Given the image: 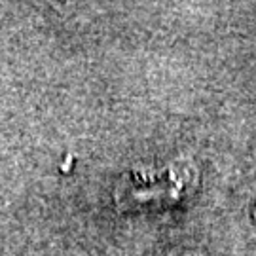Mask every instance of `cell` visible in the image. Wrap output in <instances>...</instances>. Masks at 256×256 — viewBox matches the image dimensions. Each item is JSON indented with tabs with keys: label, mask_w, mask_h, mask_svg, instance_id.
I'll return each instance as SVG.
<instances>
[{
	"label": "cell",
	"mask_w": 256,
	"mask_h": 256,
	"mask_svg": "<svg viewBox=\"0 0 256 256\" xmlns=\"http://www.w3.org/2000/svg\"><path fill=\"white\" fill-rule=\"evenodd\" d=\"M162 256H205L202 250H196V248H184V247H178V248H171V250H167L165 254Z\"/></svg>",
	"instance_id": "2"
},
{
	"label": "cell",
	"mask_w": 256,
	"mask_h": 256,
	"mask_svg": "<svg viewBox=\"0 0 256 256\" xmlns=\"http://www.w3.org/2000/svg\"><path fill=\"white\" fill-rule=\"evenodd\" d=\"M200 186V173L194 164L178 160L154 173H129L116 190L120 209L174 207L192 198Z\"/></svg>",
	"instance_id": "1"
}]
</instances>
